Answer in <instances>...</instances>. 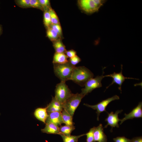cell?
I'll list each match as a JSON object with an SVG mask.
<instances>
[{
    "label": "cell",
    "mask_w": 142,
    "mask_h": 142,
    "mask_svg": "<svg viewBox=\"0 0 142 142\" xmlns=\"http://www.w3.org/2000/svg\"><path fill=\"white\" fill-rule=\"evenodd\" d=\"M52 42L53 46L55 52L65 53L67 51L61 39H59Z\"/></svg>",
    "instance_id": "2e32d148"
},
{
    "label": "cell",
    "mask_w": 142,
    "mask_h": 142,
    "mask_svg": "<svg viewBox=\"0 0 142 142\" xmlns=\"http://www.w3.org/2000/svg\"><path fill=\"white\" fill-rule=\"evenodd\" d=\"M41 131L43 133L48 134L59 135L60 134L58 126L52 123L46 124L45 127L43 129H42Z\"/></svg>",
    "instance_id": "5bb4252c"
},
{
    "label": "cell",
    "mask_w": 142,
    "mask_h": 142,
    "mask_svg": "<svg viewBox=\"0 0 142 142\" xmlns=\"http://www.w3.org/2000/svg\"><path fill=\"white\" fill-rule=\"evenodd\" d=\"M123 110H118L114 113L111 111L110 113H108V116L105 119V121L107 122V124L104 127V128H106L109 125L112 128V130L113 127H119L118 122L120 121L121 119L119 118L118 114L121 113Z\"/></svg>",
    "instance_id": "9c48e42d"
},
{
    "label": "cell",
    "mask_w": 142,
    "mask_h": 142,
    "mask_svg": "<svg viewBox=\"0 0 142 142\" xmlns=\"http://www.w3.org/2000/svg\"><path fill=\"white\" fill-rule=\"evenodd\" d=\"M46 29L47 36L52 42L61 38L58 34L50 27Z\"/></svg>",
    "instance_id": "d6986e66"
},
{
    "label": "cell",
    "mask_w": 142,
    "mask_h": 142,
    "mask_svg": "<svg viewBox=\"0 0 142 142\" xmlns=\"http://www.w3.org/2000/svg\"><path fill=\"white\" fill-rule=\"evenodd\" d=\"M54 70L56 76L61 80L65 82L70 80L73 69L75 66L68 62L62 64H53Z\"/></svg>",
    "instance_id": "7a4b0ae2"
},
{
    "label": "cell",
    "mask_w": 142,
    "mask_h": 142,
    "mask_svg": "<svg viewBox=\"0 0 142 142\" xmlns=\"http://www.w3.org/2000/svg\"><path fill=\"white\" fill-rule=\"evenodd\" d=\"M49 11L52 24H60L59 18L54 10L50 7Z\"/></svg>",
    "instance_id": "7402d4cb"
},
{
    "label": "cell",
    "mask_w": 142,
    "mask_h": 142,
    "mask_svg": "<svg viewBox=\"0 0 142 142\" xmlns=\"http://www.w3.org/2000/svg\"><path fill=\"white\" fill-rule=\"evenodd\" d=\"M50 27L58 34L61 38L62 35V32L60 24H52Z\"/></svg>",
    "instance_id": "d4e9b609"
},
{
    "label": "cell",
    "mask_w": 142,
    "mask_h": 142,
    "mask_svg": "<svg viewBox=\"0 0 142 142\" xmlns=\"http://www.w3.org/2000/svg\"><path fill=\"white\" fill-rule=\"evenodd\" d=\"M61 115L63 123L69 126L74 125V123L73 121V117L64 109L61 112Z\"/></svg>",
    "instance_id": "e0dca14e"
},
{
    "label": "cell",
    "mask_w": 142,
    "mask_h": 142,
    "mask_svg": "<svg viewBox=\"0 0 142 142\" xmlns=\"http://www.w3.org/2000/svg\"><path fill=\"white\" fill-rule=\"evenodd\" d=\"M84 96L81 93L73 94L63 104V109L73 117L76 109Z\"/></svg>",
    "instance_id": "277c9868"
},
{
    "label": "cell",
    "mask_w": 142,
    "mask_h": 142,
    "mask_svg": "<svg viewBox=\"0 0 142 142\" xmlns=\"http://www.w3.org/2000/svg\"><path fill=\"white\" fill-rule=\"evenodd\" d=\"M125 117L121 119L120 124H121L125 121L134 118L142 117V103H139L138 105L128 114L125 113Z\"/></svg>",
    "instance_id": "30bf717a"
},
{
    "label": "cell",
    "mask_w": 142,
    "mask_h": 142,
    "mask_svg": "<svg viewBox=\"0 0 142 142\" xmlns=\"http://www.w3.org/2000/svg\"><path fill=\"white\" fill-rule=\"evenodd\" d=\"M106 1L104 0H79L78 2L82 11L86 14H90L98 11Z\"/></svg>",
    "instance_id": "3957f363"
},
{
    "label": "cell",
    "mask_w": 142,
    "mask_h": 142,
    "mask_svg": "<svg viewBox=\"0 0 142 142\" xmlns=\"http://www.w3.org/2000/svg\"><path fill=\"white\" fill-rule=\"evenodd\" d=\"M47 106L45 108H39L35 110L34 114L38 120L45 124V121L48 116L47 111Z\"/></svg>",
    "instance_id": "4fadbf2b"
},
{
    "label": "cell",
    "mask_w": 142,
    "mask_h": 142,
    "mask_svg": "<svg viewBox=\"0 0 142 142\" xmlns=\"http://www.w3.org/2000/svg\"><path fill=\"white\" fill-rule=\"evenodd\" d=\"M113 140L115 142H130L131 140L124 136L117 137L114 138Z\"/></svg>",
    "instance_id": "f546056e"
},
{
    "label": "cell",
    "mask_w": 142,
    "mask_h": 142,
    "mask_svg": "<svg viewBox=\"0 0 142 142\" xmlns=\"http://www.w3.org/2000/svg\"><path fill=\"white\" fill-rule=\"evenodd\" d=\"M119 99V96L115 95L112 97L102 100L98 104L94 105H90L87 104H84V105L94 110H97V120H99V116L100 114L104 111H106V108L108 104L111 102Z\"/></svg>",
    "instance_id": "52a82bcc"
},
{
    "label": "cell",
    "mask_w": 142,
    "mask_h": 142,
    "mask_svg": "<svg viewBox=\"0 0 142 142\" xmlns=\"http://www.w3.org/2000/svg\"><path fill=\"white\" fill-rule=\"evenodd\" d=\"M68 58L64 53L55 52L53 56V63L59 64L66 63L69 62Z\"/></svg>",
    "instance_id": "9a60e30c"
},
{
    "label": "cell",
    "mask_w": 142,
    "mask_h": 142,
    "mask_svg": "<svg viewBox=\"0 0 142 142\" xmlns=\"http://www.w3.org/2000/svg\"><path fill=\"white\" fill-rule=\"evenodd\" d=\"M43 9L44 10L49 9L51 7L50 6V1L49 0H38Z\"/></svg>",
    "instance_id": "4316f807"
},
{
    "label": "cell",
    "mask_w": 142,
    "mask_h": 142,
    "mask_svg": "<svg viewBox=\"0 0 142 142\" xmlns=\"http://www.w3.org/2000/svg\"><path fill=\"white\" fill-rule=\"evenodd\" d=\"M3 27L2 25L0 24V36L3 33Z\"/></svg>",
    "instance_id": "d6a6232c"
},
{
    "label": "cell",
    "mask_w": 142,
    "mask_h": 142,
    "mask_svg": "<svg viewBox=\"0 0 142 142\" xmlns=\"http://www.w3.org/2000/svg\"><path fill=\"white\" fill-rule=\"evenodd\" d=\"M130 142H142V137H134L131 139Z\"/></svg>",
    "instance_id": "1f68e13d"
},
{
    "label": "cell",
    "mask_w": 142,
    "mask_h": 142,
    "mask_svg": "<svg viewBox=\"0 0 142 142\" xmlns=\"http://www.w3.org/2000/svg\"><path fill=\"white\" fill-rule=\"evenodd\" d=\"M93 135V142H107V137L104 133L102 124H100L97 127H94Z\"/></svg>",
    "instance_id": "8fae6325"
},
{
    "label": "cell",
    "mask_w": 142,
    "mask_h": 142,
    "mask_svg": "<svg viewBox=\"0 0 142 142\" xmlns=\"http://www.w3.org/2000/svg\"><path fill=\"white\" fill-rule=\"evenodd\" d=\"M103 74L101 75L98 76L94 78L93 77L88 80L85 84L84 87L82 89L80 93L85 96L94 89L102 87L101 81L105 77L103 75Z\"/></svg>",
    "instance_id": "8992f818"
},
{
    "label": "cell",
    "mask_w": 142,
    "mask_h": 142,
    "mask_svg": "<svg viewBox=\"0 0 142 142\" xmlns=\"http://www.w3.org/2000/svg\"><path fill=\"white\" fill-rule=\"evenodd\" d=\"M30 0H16L15 2L19 7L23 8H30Z\"/></svg>",
    "instance_id": "603a6c76"
},
{
    "label": "cell",
    "mask_w": 142,
    "mask_h": 142,
    "mask_svg": "<svg viewBox=\"0 0 142 142\" xmlns=\"http://www.w3.org/2000/svg\"><path fill=\"white\" fill-rule=\"evenodd\" d=\"M94 129V127L90 129L89 131L85 134L87 136V142H93Z\"/></svg>",
    "instance_id": "83f0119b"
},
{
    "label": "cell",
    "mask_w": 142,
    "mask_h": 142,
    "mask_svg": "<svg viewBox=\"0 0 142 142\" xmlns=\"http://www.w3.org/2000/svg\"><path fill=\"white\" fill-rule=\"evenodd\" d=\"M93 76V73L85 67H75L70 80L82 86H83Z\"/></svg>",
    "instance_id": "6da1fadb"
},
{
    "label": "cell",
    "mask_w": 142,
    "mask_h": 142,
    "mask_svg": "<svg viewBox=\"0 0 142 142\" xmlns=\"http://www.w3.org/2000/svg\"><path fill=\"white\" fill-rule=\"evenodd\" d=\"M55 92V98L63 104L73 94L65 82L62 81L56 85Z\"/></svg>",
    "instance_id": "5b68a950"
},
{
    "label": "cell",
    "mask_w": 142,
    "mask_h": 142,
    "mask_svg": "<svg viewBox=\"0 0 142 142\" xmlns=\"http://www.w3.org/2000/svg\"><path fill=\"white\" fill-rule=\"evenodd\" d=\"M122 65H121V72L119 73L114 72L112 74L104 75L105 77H110L112 78L113 79L111 84L106 87V88H107L110 86L115 83L118 85L119 86V89L121 92V87L125 79H129L138 80L136 79L132 78L126 77L124 76L122 74Z\"/></svg>",
    "instance_id": "ba28073f"
},
{
    "label": "cell",
    "mask_w": 142,
    "mask_h": 142,
    "mask_svg": "<svg viewBox=\"0 0 142 142\" xmlns=\"http://www.w3.org/2000/svg\"><path fill=\"white\" fill-rule=\"evenodd\" d=\"M30 8H36L43 11V9L38 0H30Z\"/></svg>",
    "instance_id": "484cf974"
},
{
    "label": "cell",
    "mask_w": 142,
    "mask_h": 142,
    "mask_svg": "<svg viewBox=\"0 0 142 142\" xmlns=\"http://www.w3.org/2000/svg\"><path fill=\"white\" fill-rule=\"evenodd\" d=\"M49 104L57 109L59 112H61L63 109V104L57 100L54 97H53Z\"/></svg>",
    "instance_id": "cb8c5ba5"
},
{
    "label": "cell",
    "mask_w": 142,
    "mask_h": 142,
    "mask_svg": "<svg viewBox=\"0 0 142 142\" xmlns=\"http://www.w3.org/2000/svg\"><path fill=\"white\" fill-rule=\"evenodd\" d=\"M62 137L63 142H77L79 138L85 135V134H81L78 136L70 135L69 136H67L62 134H60Z\"/></svg>",
    "instance_id": "44dd1931"
},
{
    "label": "cell",
    "mask_w": 142,
    "mask_h": 142,
    "mask_svg": "<svg viewBox=\"0 0 142 142\" xmlns=\"http://www.w3.org/2000/svg\"><path fill=\"white\" fill-rule=\"evenodd\" d=\"M68 58H71L77 55L76 51L73 49L67 50L64 53Z\"/></svg>",
    "instance_id": "4dcf8cb0"
},
{
    "label": "cell",
    "mask_w": 142,
    "mask_h": 142,
    "mask_svg": "<svg viewBox=\"0 0 142 142\" xmlns=\"http://www.w3.org/2000/svg\"><path fill=\"white\" fill-rule=\"evenodd\" d=\"M81 61L80 58L77 55L69 59V62L73 66H75Z\"/></svg>",
    "instance_id": "f1b7e54d"
},
{
    "label": "cell",
    "mask_w": 142,
    "mask_h": 142,
    "mask_svg": "<svg viewBox=\"0 0 142 142\" xmlns=\"http://www.w3.org/2000/svg\"><path fill=\"white\" fill-rule=\"evenodd\" d=\"M48 116L45 121V124L52 123L58 126L63 123L61 112H55L48 113Z\"/></svg>",
    "instance_id": "7c38bea8"
},
{
    "label": "cell",
    "mask_w": 142,
    "mask_h": 142,
    "mask_svg": "<svg viewBox=\"0 0 142 142\" xmlns=\"http://www.w3.org/2000/svg\"><path fill=\"white\" fill-rule=\"evenodd\" d=\"M75 129V127L74 125L69 126L65 125L60 126L59 127V131L60 134L67 136H70L71 133Z\"/></svg>",
    "instance_id": "ac0fdd59"
},
{
    "label": "cell",
    "mask_w": 142,
    "mask_h": 142,
    "mask_svg": "<svg viewBox=\"0 0 142 142\" xmlns=\"http://www.w3.org/2000/svg\"><path fill=\"white\" fill-rule=\"evenodd\" d=\"M49 9H46L43 11V22L46 28L50 27L52 24Z\"/></svg>",
    "instance_id": "ffe728a7"
}]
</instances>
